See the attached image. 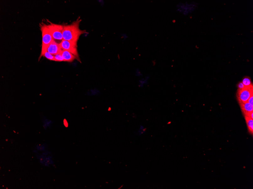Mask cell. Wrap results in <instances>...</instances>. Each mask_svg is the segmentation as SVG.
<instances>
[{"label":"cell","instance_id":"obj_1","mask_svg":"<svg viewBox=\"0 0 253 189\" xmlns=\"http://www.w3.org/2000/svg\"><path fill=\"white\" fill-rule=\"evenodd\" d=\"M80 17L70 25H63V40L71 42L77 45L80 36L86 33L84 30L80 29V23L81 21Z\"/></svg>","mask_w":253,"mask_h":189},{"label":"cell","instance_id":"obj_2","mask_svg":"<svg viewBox=\"0 0 253 189\" xmlns=\"http://www.w3.org/2000/svg\"><path fill=\"white\" fill-rule=\"evenodd\" d=\"M40 27L42 36V43L41 53L39 58L40 59L43 54L47 51V49L49 45L52 42L53 39L47 24L41 23V24H40Z\"/></svg>","mask_w":253,"mask_h":189},{"label":"cell","instance_id":"obj_3","mask_svg":"<svg viewBox=\"0 0 253 189\" xmlns=\"http://www.w3.org/2000/svg\"><path fill=\"white\" fill-rule=\"evenodd\" d=\"M47 24L53 40L59 44L63 40V25L55 24L48 21Z\"/></svg>","mask_w":253,"mask_h":189},{"label":"cell","instance_id":"obj_4","mask_svg":"<svg viewBox=\"0 0 253 189\" xmlns=\"http://www.w3.org/2000/svg\"><path fill=\"white\" fill-rule=\"evenodd\" d=\"M252 95H253V85L245 87L241 90H238L236 93V97L239 103L247 102L249 98Z\"/></svg>","mask_w":253,"mask_h":189},{"label":"cell","instance_id":"obj_5","mask_svg":"<svg viewBox=\"0 0 253 189\" xmlns=\"http://www.w3.org/2000/svg\"><path fill=\"white\" fill-rule=\"evenodd\" d=\"M62 50L67 51L72 54L79 60V55L77 50V45L71 42L63 40L60 44Z\"/></svg>","mask_w":253,"mask_h":189},{"label":"cell","instance_id":"obj_6","mask_svg":"<svg viewBox=\"0 0 253 189\" xmlns=\"http://www.w3.org/2000/svg\"><path fill=\"white\" fill-rule=\"evenodd\" d=\"M177 8L178 12L183 14L184 15H187L194 10L195 5L193 3H180L177 5Z\"/></svg>","mask_w":253,"mask_h":189},{"label":"cell","instance_id":"obj_7","mask_svg":"<svg viewBox=\"0 0 253 189\" xmlns=\"http://www.w3.org/2000/svg\"><path fill=\"white\" fill-rule=\"evenodd\" d=\"M62 50L60 44L53 40L47 49V51L54 56L61 53Z\"/></svg>","mask_w":253,"mask_h":189},{"label":"cell","instance_id":"obj_8","mask_svg":"<svg viewBox=\"0 0 253 189\" xmlns=\"http://www.w3.org/2000/svg\"><path fill=\"white\" fill-rule=\"evenodd\" d=\"M239 104L242 113L244 116H249L251 113L253 112V106L248 102L239 103Z\"/></svg>","mask_w":253,"mask_h":189},{"label":"cell","instance_id":"obj_9","mask_svg":"<svg viewBox=\"0 0 253 189\" xmlns=\"http://www.w3.org/2000/svg\"><path fill=\"white\" fill-rule=\"evenodd\" d=\"M61 54L65 62H72L75 59H77L73 54L67 51L62 50Z\"/></svg>","mask_w":253,"mask_h":189},{"label":"cell","instance_id":"obj_10","mask_svg":"<svg viewBox=\"0 0 253 189\" xmlns=\"http://www.w3.org/2000/svg\"><path fill=\"white\" fill-rule=\"evenodd\" d=\"M248 132L251 134H253V119L247 116H245Z\"/></svg>","mask_w":253,"mask_h":189},{"label":"cell","instance_id":"obj_11","mask_svg":"<svg viewBox=\"0 0 253 189\" xmlns=\"http://www.w3.org/2000/svg\"><path fill=\"white\" fill-rule=\"evenodd\" d=\"M241 82L245 87H249L253 85L250 78L248 77L244 78Z\"/></svg>","mask_w":253,"mask_h":189},{"label":"cell","instance_id":"obj_12","mask_svg":"<svg viewBox=\"0 0 253 189\" xmlns=\"http://www.w3.org/2000/svg\"><path fill=\"white\" fill-rule=\"evenodd\" d=\"M42 56H44V57L46 58L47 59L50 60V61H54V56L49 53V52L47 51L45 52V53L43 54Z\"/></svg>","mask_w":253,"mask_h":189},{"label":"cell","instance_id":"obj_13","mask_svg":"<svg viewBox=\"0 0 253 189\" xmlns=\"http://www.w3.org/2000/svg\"><path fill=\"white\" fill-rule=\"evenodd\" d=\"M54 61L65 62L62 56L61 53L59 54L54 56Z\"/></svg>","mask_w":253,"mask_h":189},{"label":"cell","instance_id":"obj_14","mask_svg":"<svg viewBox=\"0 0 253 189\" xmlns=\"http://www.w3.org/2000/svg\"><path fill=\"white\" fill-rule=\"evenodd\" d=\"M150 78V76L148 75L145 77V79L142 80L141 81V86L143 87L145 85L148 84V81Z\"/></svg>","mask_w":253,"mask_h":189},{"label":"cell","instance_id":"obj_15","mask_svg":"<svg viewBox=\"0 0 253 189\" xmlns=\"http://www.w3.org/2000/svg\"><path fill=\"white\" fill-rule=\"evenodd\" d=\"M146 128H145L142 125H141L139 132V135H141L145 133L146 131Z\"/></svg>","mask_w":253,"mask_h":189},{"label":"cell","instance_id":"obj_16","mask_svg":"<svg viewBox=\"0 0 253 189\" xmlns=\"http://www.w3.org/2000/svg\"><path fill=\"white\" fill-rule=\"evenodd\" d=\"M237 87L238 90H241V89L244 88L245 87L244 85L242 82H240L238 83Z\"/></svg>","mask_w":253,"mask_h":189},{"label":"cell","instance_id":"obj_17","mask_svg":"<svg viewBox=\"0 0 253 189\" xmlns=\"http://www.w3.org/2000/svg\"><path fill=\"white\" fill-rule=\"evenodd\" d=\"M247 102L250 103L251 105L253 106V95L251 96L250 98H249L248 101H247Z\"/></svg>","mask_w":253,"mask_h":189}]
</instances>
